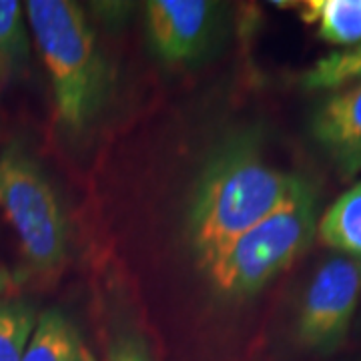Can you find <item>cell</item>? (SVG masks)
I'll list each match as a JSON object with an SVG mask.
<instances>
[{
	"label": "cell",
	"instance_id": "cell-1",
	"mask_svg": "<svg viewBox=\"0 0 361 361\" xmlns=\"http://www.w3.org/2000/svg\"><path fill=\"white\" fill-rule=\"evenodd\" d=\"M299 177L259 153L253 137H235L209 157L187 211V241L201 269L293 193Z\"/></svg>",
	"mask_w": 361,
	"mask_h": 361
},
{
	"label": "cell",
	"instance_id": "cell-2",
	"mask_svg": "<svg viewBox=\"0 0 361 361\" xmlns=\"http://www.w3.org/2000/svg\"><path fill=\"white\" fill-rule=\"evenodd\" d=\"M28 28L49 73L56 118L68 133H82L106 97V65L85 11L68 0H28Z\"/></svg>",
	"mask_w": 361,
	"mask_h": 361
},
{
	"label": "cell",
	"instance_id": "cell-3",
	"mask_svg": "<svg viewBox=\"0 0 361 361\" xmlns=\"http://www.w3.org/2000/svg\"><path fill=\"white\" fill-rule=\"evenodd\" d=\"M315 233L317 199L301 179L283 205L237 237L203 271L219 295H253L311 245Z\"/></svg>",
	"mask_w": 361,
	"mask_h": 361
},
{
	"label": "cell",
	"instance_id": "cell-4",
	"mask_svg": "<svg viewBox=\"0 0 361 361\" xmlns=\"http://www.w3.org/2000/svg\"><path fill=\"white\" fill-rule=\"evenodd\" d=\"M0 229L30 273H51L65 261L63 205L42 169L18 147L0 155Z\"/></svg>",
	"mask_w": 361,
	"mask_h": 361
},
{
	"label": "cell",
	"instance_id": "cell-5",
	"mask_svg": "<svg viewBox=\"0 0 361 361\" xmlns=\"http://www.w3.org/2000/svg\"><path fill=\"white\" fill-rule=\"evenodd\" d=\"M361 297V259L331 255L319 263L303 287L295 315L299 348L336 351L348 337Z\"/></svg>",
	"mask_w": 361,
	"mask_h": 361
},
{
	"label": "cell",
	"instance_id": "cell-6",
	"mask_svg": "<svg viewBox=\"0 0 361 361\" xmlns=\"http://www.w3.org/2000/svg\"><path fill=\"white\" fill-rule=\"evenodd\" d=\"M215 2L151 0L145 4V26L151 49L167 65L191 61L205 51L215 26Z\"/></svg>",
	"mask_w": 361,
	"mask_h": 361
},
{
	"label": "cell",
	"instance_id": "cell-7",
	"mask_svg": "<svg viewBox=\"0 0 361 361\" xmlns=\"http://www.w3.org/2000/svg\"><path fill=\"white\" fill-rule=\"evenodd\" d=\"M311 137L331 159L339 175L361 171V82L331 90L311 115Z\"/></svg>",
	"mask_w": 361,
	"mask_h": 361
},
{
	"label": "cell",
	"instance_id": "cell-8",
	"mask_svg": "<svg viewBox=\"0 0 361 361\" xmlns=\"http://www.w3.org/2000/svg\"><path fill=\"white\" fill-rule=\"evenodd\" d=\"M295 6L299 18L315 26L323 42L341 51L361 44V0H305Z\"/></svg>",
	"mask_w": 361,
	"mask_h": 361
},
{
	"label": "cell",
	"instance_id": "cell-9",
	"mask_svg": "<svg viewBox=\"0 0 361 361\" xmlns=\"http://www.w3.org/2000/svg\"><path fill=\"white\" fill-rule=\"evenodd\" d=\"M23 361H87L77 329L59 310L40 313Z\"/></svg>",
	"mask_w": 361,
	"mask_h": 361
},
{
	"label": "cell",
	"instance_id": "cell-10",
	"mask_svg": "<svg viewBox=\"0 0 361 361\" xmlns=\"http://www.w3.org/2000/svg\"><path fill=\"white\" fill-rule=\"evenodd\" d=\"M323 245L341 255L361 259V183L337 197L317 223Z\"/></svg>",
	"mask_w": 361,
	"mask_h": 361
},
{
	"label": "cell",
	"instance_id": "cell-11",
	"mask_svg": "<svg viewBox=\"0 0 361 361\" xmlns=\"http://www.w3.org/2000/svg\"><path fill=\"white\" fill-rule=\"evenodd\" d=\"M305 90H337L361 82V44L345 51L329 52L313 63L299 77Z\"/></svg>",
	"mask_w": 361,
	"mask_h": 361
},
{
	"label": "cell",
	"instance_id": "cell-12",
	"mask_svg": "<svg viewBox=\"0 0 361 361\" xmlns=\"http://www.w3.org/2000/svg\"><path fill=\"white\" fill-rule=\"evenodd\" d=\"M25 14L23 2L0 0V78L13 73L26 59L28 37Z\"/></svg>",
	"mask_w": 361,
	"mask_h": 361
},
{
	"label": "cell",
	"instance_id": "cell-13",
	"mask_svg": "<svg viewBox=\"0 0 361 361\" xmlns=\"http://www.w3.org/2000/svg\"><path fill=\"white\" fill-rule=\"evenodd\" d=\"M37 319L35 310L25 303L0 305V361H23Z\"/></svg>",
	"mask_w": 361,
	"mask_h": 361
},
{
	"label": "cell",
	"instance_id": "cell-14",
	"mask_svg": "<svg viewBox=\"0 0 361 361\" xmlns=\"http://www.w3.org/2000/svg\"><path fill=\"white\" fill-rule=\"evenodd\" d=\"M109 361H155L139 337L123 336L109 349Z\"/></svg>",
	"mask_w": 361,
	"mask_h": 361
},
{
	"label": "cell",
	"instance_id": "cell-15",
	"mask_svg": "<svg viewBox=\"0 0 361 361\" xmlns=\"http://www.w3.org/2000/svg\"><path fill=\"white\" fill-rule=\"evenodd\" d=\"M11 287H13V277L8 275V271H4L0 267V295L11 291Z\"/></svg>",
	"mask_w": 361,
	"mask_h": 361
},
{
	"label": "cell",
	"instance_id": "cell-16",
	"mask_svg": "<svg viewBox=\"0 0 361 361\" xmlns=\"http://www.w3.org/2000/svg\"><path fill=\"white\" fill-rule=\"evenodd\" d=\"M87 361H94L92 360V355H89V351H87Z\"/></svg>",
	"mask_w": 361,
	"mask_h": 361
},
{
	"label": "cell",
	"instance_id": "cell-17",
	"mask_svg": "<svg viewBox=\"0 0 361 361\" xmlns=\"http://www.w3.org/2000/svg\"><path fill=\"white\" fill-rule=\"evenodd\" d=\"M353 361H361V360H353Z\"/></svg>",
	"mask_w": 361,
	"mask_h": 361
}]
</instances>
